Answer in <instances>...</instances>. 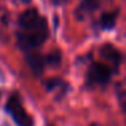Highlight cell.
Masks as SVG:
<instances>
[{
  "label": "cell",
  "instance_id": "7",
  "mask_svg": "<svg viewBox=\"0 0 126 126\" xmlns=\"http://www.w3.org/2000/svg\"><path fill=\"white\" fill-rule=\"evenodd\" d=\"M99 3H100V0H81V3L79 4L76 10V16L79 19H83L84 15L95 11L99 7Z\"/></svg>",
  "mask_w": 126,
  "mask_h": 126
},
{
  "label": "cell",
  "instance_id": "3",
  "mask_svg": "<svg viewBox=\"0 0 126 126\" xmlns=\"http://www.w3.org/2000/svg\"><path fill=\"white\" fill-rule=\"evenodd\" d=\"M6 111L12 117L16 126H34V121L25 110L18 92L12 94L6 103Z\"/></svg>",
  "mask_w": 126,
  "mask_h": 126
},
{
  "label": "cell",
  "instance_id": "8",
  "mask_svg": "<svg viewBox=\"0 0 126 126\" xmlns=\"http://www.w3.org/2000/svg\"><path fill=\"white\" fill-rule=\"evenodd\" d=\"M117 18H118V11L104 12L100 16V27L103 29V30H111V29H114Z\"/></svg>",
  "mask_w": 126,
  "mask_h": 126
},
{
  "label": "cell",
  "instance_id": "12",
  "mask_svg": "<svg viewBox=\"0 0 126 126\" xmlns=\"http://www.w3.org/2000/svg\"><path fill=\"white\" fill-rule=\"evenodd\" d=\"M122 109H123V111L126 112V100H125V102H123V103H122Z\"/></svg>",
  "mask_w": 126,
  "mask_h": 126
},
{
  "label": "cell",
  "instance_id": "5",
  "mask_svg": "<svg viewBox=\"0 0 126 126\" xmlns=\"http://www.w3.org/2000/svg\"><path fill=\"white\" fill-rule=\"evenodd\" d=\"M26 61H27L29 66H30L34 75H37V76L42 75V72L45 69V60L39 53H37L35 50L26 52Z\"/></svg>",
  "mask_w": 126,
  "mask_h": 126
},
{
  "label": "cell",
  "instance_id": "10",
  "mask_svg": "<svg viewBox=\"0 0 126 126\" xmlns=\"http://www.w3.org/2000/svg\"><path fill=\"white\" fill-rule=\"evenodd\" d=\"M60 84H61V80H60V79H57V77H54V79H50L49 81L46 83V90H47V91H53V90H56V88H57Z\"/></svg>",
  "mask_w": 126,
  "mask_h": 126
},
{
  "label": "cell",
  "instance_id": "9",
  "mask_svg": "<svg viewBox=\"0 0 126 126\" xmlns=\"http://www.w3.org/2000/svg\"><path fill=\"white\" fill-rule=\"evenodd\" d=\"M45 60V65H49L52 68H57L61 65V61H63V54H61L60 50H52L50 53H47L46 57H44Z\"/></svg>",
  "mask_w": 126,
  "mask_h": 126
},
{
  "label": "cell",
  "instance_id": "2",
  "mask_svg": "<svg viewBox=\"0 0 126 126\" xmlns=\"http://www.w3.org/2000/svg\"><path fill=\"white\" fill-rule=\"evenodd\" d=\"M115 69L110 68L104 63L95 61L88 66L87 75H85V81L88 87H95V85H106L110 83L112 75L115 73Z\"/></svg>",
  "mask_w": 126,
  "mask_h": 126
},
{
  "label": "cell",
  "instance_id": "11",
  "mask_svg": "<svg viewBox=\"0 0 126 126\" xmlns=\"http://www.w3.org/2000/svg\"><path fill=\"white\" fill-rule=\"evenodd\" d=\"M53 4H63V3H65L66 0H50Z\"/></svg>",
  "mask_w": 126,
  "mask_h": 126
},
{
  "label": "cell",
  "instance_id": "13",
  "mask_svg": "<svg viewBox=\"0 0 126 126\" xmlns=\"http://www.w3.org/2000/svg\"><path fill=\"white\" fill-rule=\"evenodd\" d=\"M0 98H1V92H0Z\"/></svg>",
  "mask_w": 126,
  "mask_h": 126
},
{
  "label": "cell",
  "instance_id": "6",
  "mask_svg": "<svg viewBox=\"0 0 126 126\" xmlns=\"http://www.w3.org/2000/svg\"><path fill=\"white\" fill-rule=\"evenodd\" d=\"M100 56L103 58H106V60L111 61L112 65H114V69L117 71L118 66H119V64H121V53H119V50L115 49L112 45L106 44V45H103V46L100 47Z\"/></svg>",
  "mask_w": 126,
  "mask_h": 126
},
{
  "label": "cell",
  "instance_id": "1",
  "mask_svg": "<svg viewBox=\"0 0 126 126\" xmlns=\"http://www.w3.org/2000/svg\"><path fill=\"white\" fill-rule=\"evenodd\" d=\"M47 37H49V29H47V23H45L37 29L19 30L16 34V42L20 49L29 52V50H35L37 47L44 45Z\"/></svg>",
  "mask_w": 126,
  "mask_h": 126
},
{
  "label": "cell",
  "instance_id": "4",
  "mask_svg": "<svg viewBox=\"0 0 126 126\" xmlns=\"http://www.w3.org/2000/svg\"><path fill=\"white\" fill-rule=\"evenodd\" d=\"M46 23V19L41 16L38 10L35 8H29L20 14L19 19H18V25H19V30H29V29H35Z\"/></svg>",
  "mask_w": 126,
  "mask_h": 126
}]
</instances>
